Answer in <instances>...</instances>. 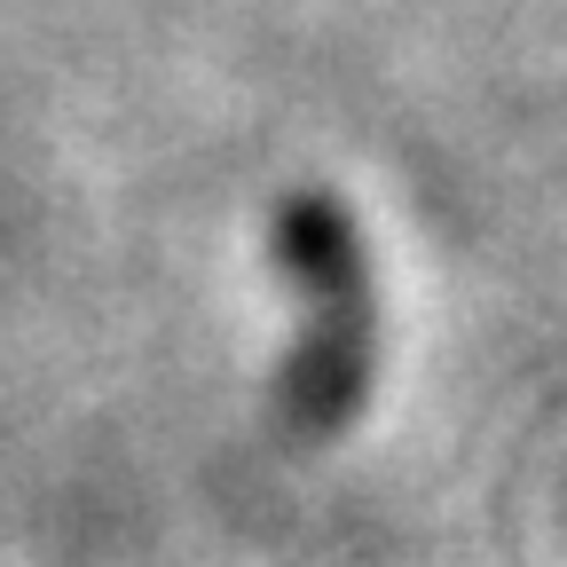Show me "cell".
<instances>
[{
	"label": "cell",
	"mask_w": 567,
	"mask_h": 567,
	"mask_svg": "<svg viewBox=\"0 0 567 567\" xmlns=\"http://www.w3.org/2000/svg\"><path fill=\"white\" fill-rule=\"evenodd\" d=\"M276 268L300 284V308H308V331L292 347V363H284L276 402L300 434H331L371 394V354H379L371 252L323 189H300L276 213Z\"/></svg>",
	"instance_id": "1"
}]
</instances>
